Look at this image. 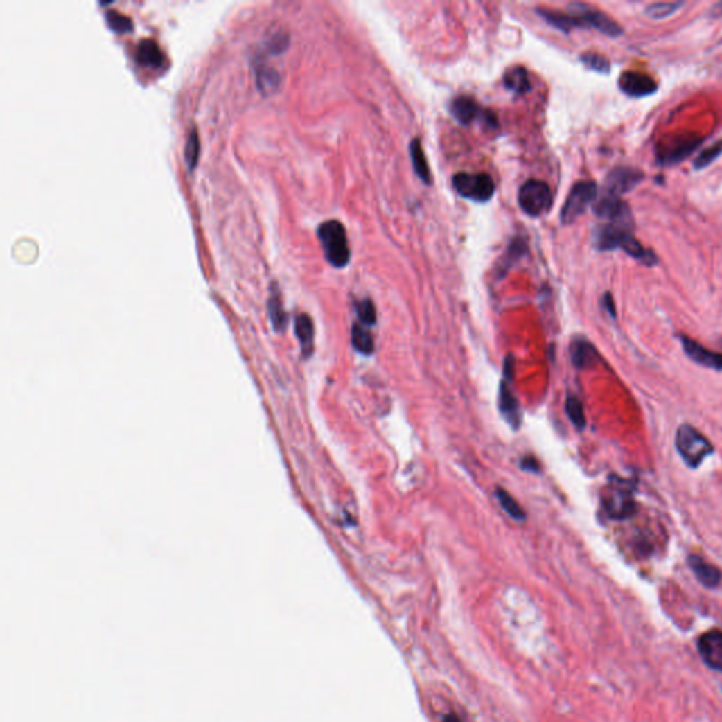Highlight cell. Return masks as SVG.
<instances>
[{
    "instance_id": "6da1fadb",
    "label": "cell",
    "mask_w": 722,
    "mask_h": 722,
    "mask_svg": "<svg viewBox=\"0 0 722 722\" xmlns=\"http://www.w3.org/2000/svg\"><path fill=\"white\" fill-rule=\"evenodd\" d=\"M538 15L552 27L569 34L574 28H594L611 38L622 35V27L608 15L590 5L573 3L569 6V13L554 10L538 9Z\"/></svg>"
},
{
    "instance_id": "7a4b0ae2",
    "label": "cell",
    "mask_w": 722,
    "mask_h": 722,
    "mask_svg": "<svg viewBox=\"0 0 722 722\" xmlns=\"http://www.w3.org/2000/svg\"><path fill=\"white\" fill-rule=\"evenodd\" d=\"M594 247L599 252L622 250L640 264L653 267L659 263L656 253L645 247L635 237L633 222L599 224L594 231Z\"/></svg>"
},
{
    "instance_id": "3957f363",
    "label": "cell",
    "mask_w": 722,
    "mask_h": 722,
    "mask_svg": "<svg viewBox=\"0 0 722 722\" xmlns=\"http://www.w3.org/2000/svg\"><path fill=\"white\" fill-rule=\"evenodd\" d=\"M317 237L328 263L335 268H344L351 257L344 226L339 220H326L319 224Z\"/></svg>"
},
{
    "instance_id": "277c9868",
    "label": "cell",
    "mask_w": 722,
    "mask_h": 722,
    "mask_svg": "<svg viewBox=\"0 0 722 722\" xmlns=\"http://www.w3.org/2000/svg\"><path fill=\"white\" fill-rule=\"evenodd\" d=\"M676 449L690 468H697L714 452L710 440L690 425H681L677 429Z\"/></svg>"
},
{
    "instance_id": "5b68a950",
    "label": "cell",
    "mask_w": 722,
    "mask_h": 722,
    "mask_svg": "<svg viewBox=\"0 0 722 722\" xmlns=\"http://www.w3.org/2000/svg\"><path fill=\"white\" fill-rule=\"evenodd\" d=\"M704 141L697 134H678L664 137L655 148L656 163L660 167H671L689 158Z\"/></svg>"
},
{
    "instance_id": "8992f818",
    "label": "cell",
    "mask_w": 722,
    "mask_h": 722,
    "mask_svg": "<svg viewBox=\"0 0 722 722\" xmlns=\"http://www.w3.org/2000/svg\"><path fill=\"white\" fill-rule=\"evenodd\" d=\"M598 197V186L594 181H579L576 182L560 212V220L563 224L574 223L584 212L595 204Z\"/></svg>"
},
{
    "instance_id": "52a82bcc",
    "label": "cell",
    "mask_w": 722,
    "mask_h": 722,
    "mask_svg": "<svg viewBox=\"0 0 722 722\" xmlns=\"http://www.w3.org/2000/svg\"><path fill=\"white\" fill-rule=\"evenodd\" d=\"M518 204L528 216L539 218L550 209L553 195L546 182L529 179L518 192Z\"/></svg>"
},
{
    "instance_id": "ba28073f",
    "label": "cell",
    "mask_w": 722,
    "mask_h": 722,
    "mask_svg": "<svg viewBox=\"0 0 722 722\" xmlns=\"http://www.w3.org/2000/svg\"><path fill=\"white\" fill-rule=\"evenodd\" d=\"M452 182L453 188L460 196L474 200V202L478 204L488 202L495 192V184L493 178L486 173H459L453 177Z\"/></svg>"
},
{
    "instance_id": "9c48e42d",
    "label": "cell",
    "mask_w": 722,
    "mask_h": 722,
    "mask_svg": "<svg viewBox=\"0 0 722 722\" xmlns=\"http://www.w3.org/2000/svg\"><path fill=\"white\" fill-rule=\"evenodd\" d=\"M603 505L613 519L622 520L633 515L636 504L633 500L632 488L625 479H613L611 486L604 493Z\"/></svg>"
},
{
    "instance_id": "30bf717a",
    "label": "cell",
    "mask_w": 722,
    "mask_h": 722,
    "mask_svg": "<svg viewBox=\"0 0 722 722\" xmlns=\"http://www.w3.org/2000/svg\"><path fill=\"white\" fill-rule=\"evenodd\" d=\"M644 178H645V174L637 168H633L629 166L615 167L607 175L601 195L622 197V195L635 189L642 181H644Z\"/></svg>"
},
{
    "instance_id": "8fae6325",
    "label": "cell",
    "mask_w": 722,
    "mask_h": 722,
    "mask_svg": "<svg viewBox=\"0 0 722 722\" xmlns=\"http://www.w3.org/2000/svg\"><path fill=\"white\" fill-rule=\"evenodd\" d=\"M597 218L606 220V223L617 222H633V216L629 205L622 197L601 195L592 206Z\"/></svg>"
},
{
    "instance_id": "7c38bea8",
    "label": "cell",
    "mask_w": 722,
    "mask_h": 722,
    "mask_svg": "<svg viewBox=\"0 0 722 722\" xmlns=\"http://www.w3.org/2000/svg\"><path fill=\"white\" fill-rule=\"evenodd\" d=\"M619 89L629 98H646L658 92V84L653 78L636 71H625L618 79Z\"/></svg>"
},
{
    "instance_id": "4fadbf2b",
    "label": "cell",
    "mask_w": 722,
    "mask_h": 722,
    "mask_svg": "<svg viewBox=\"0 0 722 722\" xmlns=\"http://www.w3.org/2000/svg\"><path fill=\"white\" fill-rule=\"evenodd\" d=\"M697 649L703 662L722 673V631H708L698 637Z\"/></svg>"
},
{
    "instance_id": "5bb4252c",
    "label": "cell",
    "mask_w": 722,
    "mask_h": 722,
    "mask_svg": "<svg viewBox=\"0 0 722 722\" xmlns=\"http://www.w3.org/2000/svg\"><path fill=\"white\" fill-rule=\"evenodd\" d=\"M681 343H683V349L686 354L696 361L697 364L714 369V370H722V354L715 353L712 350H708L707 347L698 344L697 342L689 339V337H681Z\"/></svg>"
},
{
    "instance_id": "9a60e30c",
    "label": "cell",
    "mask_w": 722,
    "mask_h": 722,
    "mask_svg": "<svg viewBox=\"0 0 722 722\" xmlns=\"http://www.w3.org/2000/svg\"><path fill=\"white\" fill-rule=\"evenodd\" d=\"M500 411L512 429H518L520 426L522 414H520L518 399L515 398L507 381H502L500 385Z\"/></svg>"
},
{
    "instance_id": "2e32d148",
    "label": "cell",
    "mask_w": 722,
    "mask_h": 722,
    "mask_svg": "<svg viewBox=\"0 0 722 722\" xmlns=\"http://www.w3.org/2000/svg\"><path fill=\"white\" fill-rule=\"evenodd\" d=\"M689 566H690L692 572L694 573V576L697 577V580L704 587L714 588V587H716L721 583L722 573L719 572V569L716 566L708 563V561H705L703 557L690 556L689 557Z\"/></svg>"
},
{
    "instance_id": "e0dca14e",
    "label": "cell",
    "mask_w": 722,
    "mask_h": 722,
    "mask_svg": "<svg viewBox=\"0 0 722 722\" xmlns=\"http://www.w3.org/2000/svg\"><path fill=\"white\" fill-rule=\"evenodd\" d=\"M450 112L459 123L467 126L479 116L481 107L471 96H457L450 105Z\"/></svg>"
},
{
    "instance_id": "ac0fdd59",
    "label": "cell",
    "mask_w": 722,
    "mask_h": 722,
    "mask_svg": "<svg viewBox=\"0 0 722 722\" xmlns=\"http://www.w3.org/2000/svg\"><path fill=\"white\" fill-rule=\"evenodd\" d=\"M570 354H572L573 364L577 369L590 367L591 364L595 363V360L598 357L595 347L583 337H577L573 340V343L570 346Z\"/></svg>"
},
{
    "instance_id": "d6986e66",
    "label": "cell",
    "mask_w": 722,
    "mask_h": 722,
    "mask_svg": "<svg viewBox=\"0 0 722 722\" xmlns=\"http://www.w3.org/2000/svg\"><path fill=\"white\" fill-rule=\"evenodd\" d=\"M136 58L141 65L151 68H159L164 62V54L161 49L151 38H146L139 43Z\"/></svg>"
},
{
    "instance_id": "ffe728a7",
    "label": "cell",
    "mask_w": 722,
    "mask_h": 722,
    "mask_svg": "<svg viewBox=\"0 0 722 722\" xmlns=\"http://www.w3.org/2000/svg\"><path fill=\"white\" fill-rule=\"evenodd\" d=\"M504 85L515 92L522 95L531 89V81L528 76V71L524 67H512L504 73Z\"/></svg>"
},
{
    "instance_id": "44dd1931",
    "label": "cell",
    "mask_w": 722,
    "mask_h": 722,
    "mask_svg": "<svg viewBox=\"0 0 722 722\" xmlns=\"http://www.w3.org/2000/svg\"><path fill=\"white\" fill-rule=\"evenodd\" d=\"M410 152H411V159H412V166H414L415 174L421 178L422 182H425L426 185H430L432 175H430L428 159H426V155L423 152L422 143H421L419 139H414L411 141Z\"/></svg>"
},
{
    "instance_id": "7402d4cb",
    "label": "cell",
    "mask_w": 722,
    "mask_h": 722,
    "mask_svg": "<svg viewBox=\"0 0 722 722\" xmlns=\"http://www.w3.org/2000/svg\"><path fill=\"white\" fill-rule=\"evenodd\" d=\"M295 333L301 342V346H302V353L309 357L313 351V337H315V329H313V322L312 319L302 313L297 317L295 320Z\"/></svg>"
},
{
    "instance_id": "603a6c76",
    "label": "cell",
    "mask_w": 722,
    "mask_h": 722,
    "mask_svg": "<svg viewBox=\"0 0 722 722\" xmlns=\"http://www.w3.org/2000/svg\"><path fill=\"white\" fill-rule=\"evenodd\" d=\"M351 344L353 347L364 355H370L374 351L373 335L363 326L354 324L351 328Z\"/></svg>"
},
{
    "instance_id": "cb8c5ba5",
    "label": "cell",
    "mask_w": 722,
    "mask_h": 722,
    "mask_svg": "<svg viewBox=\"0 0 722 722\" xmlns=\"http://www.w3.org/2000/svg\"><path fill=\"white\" fill-rule=\"evenodd\" d=\"M686 3L685 2H659L652 3L645 9V16L651 20H664L676 15Z\"/></svg>"
},
{
    "instance_id": "d4e9b609",
    "label": "cell",
    "mask_w": 722,
    "mask_h": 722,
    "mask_svg": "<svg viewBox=\"0 0 722 722\" xmlns=\"http://www.w3.org/2000/svg\"><path fill=\"white\" fill-rule=\"evenodd\" d=\"M497 498L500 501V505L502 507V509L515 520H519V522H522V520H525V512L524 509L520 508V505L516 502V500L504 488H497Z\"/></svg>"
},
{
    "instance_id": "484cf974",
    "label": "cell",
    "mask_w": 722,
    "mask_h": 722,
    "mask_svg": "<svg viewBox=\"0 0 722 722\" xmlns=\"http://www.w3.org/2000/svg\"><path fill=\"white\" fill-rule=\"evenodd\" d=\"M721 154H722V140H718V141L712 143L710 147L703 148L698 152V155L694 158V161H693V168L697 171L707 168L710 164H712L715 161Z\"/></svg>"
},
{
    "instance_id": "4316f807",
    "label": "cell",
    "mask_w": 722,
    "mask_h": 722,
    "mask_svg": "<svg viewBox=\"0 0 722 722\" xmlns=\"http://www.w3.org/2000/svg\"><path fill=\"white\" fill-rule=\"evenodd\" d=\"M566 412H567V416L572 421V423L579 430H583L585 428V415H584L583 404H581V400L573 394H570L566 399Z\"/></svg>"
},
{
    "instance_id": "83f0119b",
    "label": "cell",
    "mask_w": 722,
    "mask_h": 722,
    "mask_svg": "<svg viewBox=\"0 0 722 722\" xmlns=\"http://www.w3.org/2000/svg\"><path fill=\"white\" fill-rule=\"evenodd\" d=\"M268 309H270V319H271V324H272L274 329L284 331L287 326V313L284 310L283 302H281V299L276 294H274L270 298Z\"/></svg>"
},
{
    "instance_id": "f1b7e54d",
    "label": "cell",
    "mask_w": 722,
    "mask_h": 722,
    "mask_svg": "<svg viewBox=\"0 0 722 722\" xmlns=\"http://www.w3.org/2000/svg\"><path fill=\"white\" fill-rule=\"evenodd\" d=\"M106 23L117 34H126V33L133 31L132 19L123 13H120L118 10H107Z\"/></svg>"
},
{
    "instance_id": "f546056e",
    "label": "cell",
    "mask_w": 722,
    "mask_h": 722,
    "mask_svg": "<svg viewBox=\"0 0 722 722\" xmlns=\"http://www.w3.org/2000/svg\"><path fill=\"white\" fill-rule=\"evenodd\" d=\"M580 61L591 71L598 73H608L611 71V62L601 54L585 53L580 55Z\"/></svg>"
},
{
    "instance_id": "4dcf8cb0",
    "label": "cell",
    "mask_w": 722,
    "mask_h": 722,
    "mask_svg": "<svg viewBox=\"0 0 722 722\" xmlns=\"http://www.w3.org/2000/svg\"><path fill=\"white\" fill-rule=\"evenodd\" d=\"M199 137H197V132L196 129H192L189 132V136H188V141L185 144V151H184V155H185V163L188 166V168L192 171L196 164H197V158H199Z\"/></svg>"
},
{
    "instance_id": "1f68e13d",
    "label": "cell",
    "mask_w": 722,
    "mask_h": 722,
    "mask_svg": "<svg viewBox=\"0 0 722 722\" xmlns=\"http://www.w3.org/2000/svg\"><path fill=\"white\" fill-rule=\"evenodd\" d=\"M355 312L363 325L373 326L377 322V312L371 299H363L355 303Z\"/></svg>"
},
{
    "instance_id": "d6a6232c",
    "label": "cell",
    "mask_w": 722,
    "mask_h": 722,
    "mask_svg": "<svg viewBox=\"0 0 722 722\" xmlns=\"http://www.w3.org/2000/svg\"><path fill=\"white\" fill-rule=\"evenodd\" d=\"M278 82H279V78H278L276 72H274L272 69L258 71V87L263 91L264 89H272Z\"/></svg>"
},
{
    "instance_id": "836d02e7",
    "label": "cell",
    "mask_w": 722,
    "mask_h": 722,
    "mask_svg": "<svg viewBox=\"0 0 722 722\" xmlns=\"http://www.w3.org/2000/svg\"><path fill=\"white\" fill-rule=\"evenodd\" d=\"M520 468L527 470V471L536 473V471H539L540 466H539V461L534 456H527V457H524L522 460H520Z\"/></svg>"
},
{
    "instance_id": "e575fe53",
    "label": "cell",
    "mask_w": 722,
    "mask_h": 722,
    "mask_svg": "<svg viewBox=\"0 0 722 722\" xmlns=\"http://www.w3.org/2000/svg\"><path fill=\"white\" fill-rule=\"evenodd\" d=\"M603 306L607 309V312L615 317V305H614V299H613V295L611 292H606L604 297H603Z\"/></svg>"
},
{
    "instance_id": "d590c367",
    "label": "cell",
    "mask_w": 722,
    "mask_h": 722,
    "mask_svg": "<svg viewBox=\"0 0 722 722\" xmlns=\"http://www.w3.org/2000/svg\"><path fill=\"white\" fill-rule=\"evenodd\" d=\"M710 15H711L712 17H719V16H722V2L716 3V5L710 10Z\"/></svg>"
},
{
    "instance_id": "8d00e7d4",
    "label": "cell",
    "mask_w": 722,
    "mask_h": 722,
    "mask_svg": "<svg viewBox=\"0 0 722 722\" xmlns=\"http://www.w3.org/2000/svg\"><path fill=\"white\" fill-rule=\"evenodd\" d=\"M443 722H460V719L456 715H449V716L445 718Z\"/></svg>"
}]
</instances>
